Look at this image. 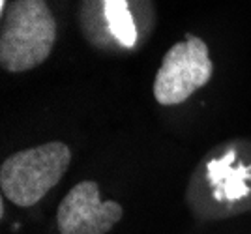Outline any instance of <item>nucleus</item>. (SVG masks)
<instances>
[{"instance_id":"1","label":"nucleus","mask_w":251,"mask_h":234,"mask_svg":"<svg viewBox=\"0 0 251 234\" xmlns=\"http://www.w3.org/2000/svg\"><path fill=\"white\" fill-rule=\"evenodd\" d=\"M56 42V21L45 0H13L2 15L0 64L23 73L47 60Z\"/></svg>"},{"instance_id":"2","label":"nucleus","mask_w":251,"mask_h":234,"mask_svg":"<svg viewBox=\"0 0 251 234\" xmlns=\"http://www.w3.org/2000/svg\"><path fill=\"white\" fill-rule=\"evenodd\" d=\"M70 163L72 150L58 140L19 150L2 163V195L15 206L30 208L62 180Z\"/></svg>"},{"instance_id":"3","label":"nucleus","mask_w":251,"mask_h":234,"mask_svg":"<svg viewBox=\"0 0 251 234\" xmlns=\"http://www.w3.org/2000/svg\"><path fill=\"white\" fill-rule=\"evenodd\" d=\"M214 73L208 45L197 36L175 43L159 66L154 81V97L159 105L184 103L208 83Z\"/></svg>"},{"instance_id":"4","label":"nucleus","mask_w":251,"mask_h":234,"mask_svg":"<svg viewBox=\"0 0 251 234\" xmlns=\"http://www.w3.org/2000/svg\"><path fill=\"white\" fill-rule=\"evenodd\" d=\"M124 215L115 201H100L98 182H79L58 204L56 227L60 234H107Z\"/></svg>"},{"instance_id":"5","label":"nucleus","mask_w":251,"mask_h":234,"mask_svg":"<svg viewBox=\"0 0 251 234\" xmlns=\"http://www.w3.org/2000/svg\"><path fill=\"white\" fill-rule=\"evenodd\" d=\"M105 19L109 30L124 47H133L137 42V28L126 0H103Z\"/></svg>"}]
</instances>
